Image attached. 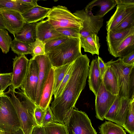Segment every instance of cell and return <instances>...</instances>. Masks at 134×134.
Wrapping results in <instances>:
<instances>
[{"label": "cell", "instance_id": "obj_1", "mask_svg": "<svg viewBox=\"0 0 134 134\" xmlns=\"http://www.w3.org/2000/svg\"><path fill=\"white\" fill-rule=\"evenodd\" d=\"M90 59L86 54H82L72 63V70L70 79L63 91L54 98L50 107L54 120L65 124L85 87L88 75Z\"/></svg>", "mask_w": 134, "mask_h": 134}, {"label": "cell", "instance_id": "obj_2", "mask_svg": "<svg viewBox=\"0 0 134 134\" xmlns=\"http://www.w3.org/2000/svg\"><path fill=\"white\" fill-rule=\"evenodd\" d=\"M15 91L11 86L5 94L13 105L17 113L20 127L24 134H31L34 127L37 126L34 116L36 105L24 93L18 89Z\"/></svg>", "mask_w": 134, "mask_h": 134}, {"label": "cell", "instance_id": "obj_3", "mask_svg": "<svg viewBox=\"0 0 134 134\" xmlns=\"http://www.w3.org/2000/svg\"><path fill=\"white\" fill-rule=\"evenodd\" d=\"M112 69L117 80L119 88L118 95L130 100L134 97V65H126L121 58L111 60L105 63Z\"/></svg>", "mask_w": 134, "mask_h": 134}, {"label": "cell", "instance_id": "obj_4", "mask_svg": "<svg viewBox=\"0 0 134 134\" xmlns=\"http://www.w3.org/2000/svg\"><path fill=\"white\" fill-rule=\"evenodd\" d=\"M80 38H69L54 49L46 53L52 67L71 64L82 54Z\"/></svg>", "mask_w": 134, "mask_h": 134}, {"label": "cell", "instance_id": "obj_5", "mask_svg": "<svg viewBox=\"0 0 134 134\" xmlns=\"http://www.w3.org/2000/svg\"><path fill=\"white\" fill-rule=\"evenodd\" d=\"M46 18L55 29L69 28L80 31L83 28L82 20L65 6L58 5L53 7Z\"/></svg>", "mask_w": 134, "mask_h": 134}, {"label": "cell", "instance_id": "obj_6", "mask_svg": "<svg viewBox=\"0 0 134 134\" xmlns=\"http://www.w3.org/2000/svg\"><path fill=\"white\" fill-rule=\"evenodd\" d=\"M65 124L69 134H97L86 114L75 107L71 111Z\"/></svg>", "mask_w": 134, "mask_h": 134}, {"label": "cell", "instance_id": "obj_7", "mask_svg": "<svg viewBox=\"0 0 134 134\" xmlns=\"http://www.w3.org/2000/svg\"><path fill=\"white\" fill-rule=\"evenodd\" d=\"M2 99V104L0 109V130L5 132L17 131L21 127L16 110L4 92Z\"/></svg>", "mask_w": 134, "mask_h": 134}, {"label": "cell", "instance_id": "obj_8", "mask_svg": "<svg viewBox=\"0 0 134 134\" xmlns=\"http://www.w3.org/2000/svg\"><path fill=\"white\" fill-rule=\"evenodd\" d=\"M39 67L36 60H29L27 72L20 87L21 90L35 103L38 83Z\"/></svg>", "mask_w": 134, "mask_h": 134}, {"label": "cell", "instance_id": "obj_9", "mask_svg": "<svg viewBox=\"0 0 134 134\" xmlns=\"http://www.w3.org/2000/svg\"><path fill=\"white\" fill-rule=\"evenodd\" d=\"M73 14L79 18L83 23V28L79 31L80 37L97 34L103 26V19L94 15L92 11H86L83 9L77 10Z\"/></svg>", "mask_w": 134, "mask_h": 134}, {"label": "cell", "instance_id": "obj_10", "mask_svg": "<svg viewBox=\"0 0 134 134\" xmlns=\"http://www.w3.org/2000/svg\"><path fill=\"white\" fill-rule=\"evenodd\" d=\"M117 96L107 91L102 82L95 96V110L97 118L103 120L105 116L114 102Z\"/></svg>", "mask_w": 134, "mask_h": 134}, {"label": "cell", "instance_id": "obj_11", "mask_svg": "<svg viewBox=\"0 0 134 134\" xmlns=\"http://www.w3.org/2000/svg\"><path fill=\"white\" fill-rule=\"evenodd\" d=\"M12 84L13 89H18L21 86L26 76L29 60L24 55L16 56L13 58Z\"/></svg>", "mask_w": 134, "mask_h": 134}, {"label": "cell", "instance_id": "obj_12", "mask_svg": "<svg viewBox=\"0 0 134 134\" xmlns=\"http://www.w3.org/2000/svg\"><path fill=\"white\" fill-rule=\"evenodd\" d=\"M33 59L37 62L39 67L38 83L35 102L36 106H39L42 89L52 66L46 54L36 56Z\"/></svg>", "mask_w": 134, "mask_h": 134}, {"label": "cell", "instance_id": "obj_13", "mask_svg": "<svg viewBox=\"0 0 134 134\" xmlns=\"http://www.w3.org/2000/svg\"><path fill=\"white\" fill-rule=\"evenodd\" d=\"M1 15L6 30L13 34L14 37L25 23L22 14L15 11L0 9Z\"/></svg>", "mask_w": 134, "mask_h": 134}, {"label": "cell", "instance_id": "obj_14", "mask_svg": "<svg viewBox=\"0 0 134 134\" xmlns=\"http://www.w3.org/2000/svg\"><path fill=\"white\" fill-rule=\"evenodd\" d=\"M36 38L46 43L55 38L63 36L58 33L47 19L36 24Z\"/></svg>", "mask_w": 134, "mask_h": 134}, {"label": "cell", "instance_id": "obj_15", "mask_svg": "<svg viewBox=\"0 0 134 134\" xmlns=\"http://www.w3.org/2000/svg\"><path fill=\"white\" fill-rule=\"evenodd\" d=\"M117 5L115 12L106 22L107 32L113 29L128 15L134 12V5H128L120 4Z\"/></svg>", "mask_w": 134, "mask_h": 134}, {"label": "cell", "instance_id": "obj_16", "mask_svg": "<svg viewBox=\"0 0 134 134\" xmlns=\"http://www.w3.org/2000/svg\"><path fill=\"white\" fill-rule=\"evenodd\" d=\"M54 83V69L51 68L43 86L39 106L45 110L50 105L52 99Z\"/></svg>", "mask_w": 134, "mask_h": 134}, {"label": "cell", "instance_id": "obj_17", "mask_svg": "<svg viewBox=\"0 0 134 134\" xmlns=\"http://www.w3.org/2000/svg\"><path fill=\"white\" fill-rule=\"evenodd\" d=\"M89 67L88 80L89 87L95 96L102 82V77L96 56L91 61Z\"/></svg>", "mask_w": 134, "mask_h": 134}, {"label": "cell", "instance_id": "obj_18", "mask_svg": "<svg viewBox=\"0 0 134 134\" xmlns=\"http://www.w3.org/2000/svg\"><path fill=\"white\" fill-rule=\"evenodd\" d=\"M133 31L134 27L121 31L107 32L106 41L108 51L111 55H113L115 49L121 42Z\"/></svg>", "mask_w": 134, "mask_h": 134}, {"label": "cell", "instance_id": "obj_19", "mask_svg": "<svg viewBox=\"0 0 134 134\" xmlns=\"http://www.w3.org/2000/svg\"><path fill=\"white\" fill-rule=\"evenodd\" d=\"M51 9V8L38 5L32 7L22 14V15L25 23H35L46 18Z\"/></svg>", "mask_w": 134, "mask_h": 134}, {"label": "cell", "instance_id": "obj_20", "mask_svg": "<svg viewBox=\"0 0 134 134\" xmlns=\"http://www.w3.org/2000/svg\"><path fill=\"white\" fill-rule=\"evenodd\" d=\"M117 5L115 0H94L89 3L85 9L86 11H92L95 6H98L99 9L96 16L100 18L103 17Z\"/></svg>", "mask_w": 134, "mask_h": 134}, {"label": "cell", "instance_id": "obj_21", "mask_svg": "<svg viewBox=\"0 0 134 134\" xmlns=\"http://www.w3.org/2000/svg\"><path fill=\"white\" fill-rule=\"evenodd\" d=\"M106 65V69L102 77L103 84L107 91L113 95L117 96L119 88L117 79L111 67Z\"/></svg>", "mask_w": 134, "mask_h": 134}, {"label": "cell", "instance_id": "obj_22", "mask_svg": "<svg viewBox=\"0 0 134 134\" xmlns=\"http://www.w3.org/2000/svg\"><path fill=\"white\" fill-rule=\"evenodd\" d=\"M81 47L85 52L91 53L92 55H99L100 47L99 38L97 34H93L87 36L80 38Z\"/></svg>", "mask_w": 134, "mask_h": 134}, {"label": "cell", "instance_id": "obj_23", "mask_svg": "<svg viewBox=\"0 0 134 134\" xmlns=\"http://www.w3.org/2000/svg\"><path fill=\"white\" fill-rule=\"evenodd\" d=\"M134 51V31L132 32L121 42L115 49L113 56L122 58Z\"/></svg>", "mask_w": 134, "mask_h": 134}, {"label": "cell", "instance_id": "obj_24", "mask_svg": "<svg viewBox=\"0 0 134 134\" xmlns=\"http://www.w3.org/2000/svg\"><path fill=\"white\" fill-rule=\"evenodd\" d=\"M36 24L25 23L20 30L15 35V37L24 42L29 43L34 42L36 38Z\"/></svg>", "mask_w": 134, "mask_h": 134}, {"label": "cell", "instance_id": "obj_25", "mask_svg": "<svg viewBox=\"0 0 134 134\" xmlns=\"http://www.w3.org/2000/svg\"><path fill=\"white\" fill-rule=\"evenodd\" d=\"M33 7L18 0H0V9L15 11L21 14Z\"/></svg>", "mask_w": 134, "mask_h": 134}, {"label": "cell", "instance_id": "obj_26", "mask_svg": "<svg viewBox=\"0 0 134 134\" xmlns=\"http://www.w3.org/2000/svg\"><path fill=\"white\" fill-rule=\"evenodd\" d=\"M12 50L18 55L32 53L31 43L22 41L16 37L12 41L10 47Z\"/></svg>", "mask_w": 134, "mask_h": 134}, {"label": "cell", "instance_id": "obj_27", "mask_svg": "<svg viewBox=\"0 0 134 134\" xmlns=\"http://www.w3.org/2000/svg\"><path fill=\"white\" fill-rule=\"evenodd\" d=\"M99 129L100 134H126L122 126L110 121H105Z\"/></svg>", "mask_w": 134, "mask_h": 134}, {"label": "cell", "instance_id": "obj_28", "mask_svg": "<svg viewBox=\"0 0 134 134\" xmlns=\"http://www.w3.org/2000/svg\"><path fill=\"white\" fill-rule=\"evenodd\" d=\"M130 100L121 98L120 105L118 111L114 122L122 127L130 106Z\"/></svg>", "mask_w": 134, "mask_h": 134}, {"label": "cell", "instance_id": "obj_29", "mask_svg": "<svg viewBox=\"0 0 134 134\" xmlns=\"http://www.w3.org/2000/svg\"><path fill=\"white\" fill-rule=\"evenodd\" d=\"M71 64H67L57 68H53L54 69V83L53 95L54 96L56 94Z\"/></svg>", "mask_w": 134, "mask_h": 134}, {"label": "cell", "instance_id": "obj_30", "mask_svg": "<svg viewBox=\"0 0 134 134\" xmlns=\"http://www.w3.org/2000/svg\"><path fill=\"white\" fill-rule=\"evenodd\" d=\"M122 127L130 134H134V97L130 99L128 112Z\"/></svg>", "mask_w": 134, "mask_h": 134}, {"label": "cell", "instance_id": "obj_31", "mask_svg": "<svg viewBox=\"0 0 134 134\" xmlns=\"http://www.w3.org/2000/svg\"><path fill=\"white\" fill-rule=\"evenodd\" d=\"M43 127L45 134H69L65 124L55 121Z\"/></svg>", "mask_w": 134, "mask_h": 134}, {"label": "cell", "instance_id": "obj_32", "mask_svg": "<svg viewBox=\"0 0 134 134\" xmlns=\"http://www.w3.org/2000/svg\"><path fill=\"white\" fill-rule=\"evenodd\" d=\"M12 41L7 30L0 28V48L3 53L9 52Z\"/></svg>", "mask_w": 134, "mask_h": 134}, {"label": "cell", "instance_id": "obj_33", "mask_svg": "<svg viewBox=\"0 0 134 134\" xmlns=\"http://www.w3.org/2000/svg\"><path fill=\"white\" fill-rule=\"evenodd\" d=\"M134 27V12L130 14L111 31L116 32Z\"/></svg>", "mask_w": 134, "mask_h": 134}, {"label": "cell", "instance_id": "obj_34", "mask_svg": "<svg viewBox=\"0 0 134 134\" xmlns=\"http://www.w3.org/2000/svg\"><path fill=\"white\" fill-rule=\"evenodd\" d=\"M31 46L32 58L37 56L46 54L45 43L42 41L36 38L35 41L31 43Z\"/></svg>", "mask_w": 134, "mask_h": 134}, {"label": "cell", "instance_id": "obj_35", "mask_svg": "<svg viewBox=\"0 0 134 134\" xmlns=\"http://www.w3.org/2000/svg\"><path fill=\"white\" fill-rule=\"evenodd\" d=\"M121 100V98L117 95L113 104L105 114L104 119L110 121L115 122Z\"/></svg>", "mask_w": 134, "mask_h": 134}, {"label": "cell", "instance_id": "obj_36", "mask_svg": "<svg viewBox=\"0 0 134 134\" xmlns=\"http://www.w3.org/2000/svg\"><path fill=\"white\" fill-rule=\"evenodd\" d=\"M69 38L63 36L52 40L45 43L46 53L52 51L67 40Z\"/></svg>", "mask_w": 134, "mask_h": 134}, {"label": "cell", "instance_id": "obj_37", "mask_svg": "<svg viewBox=\"0 0 134 134\" xmlns=\"http://www.w3.org/2000/svg\"><path fill=\"white\" fill-rule=\"evenodd\" d=\"M57 31L63 36L69 38H80V31L69 28H59L56 29Z\"/></svg>", "mask_w": 134, "mask_h": 134}, {"label": "cell", "instance_id": "obj_38", "mask_svg": "<svg viewBox=\"0 0 134 134\" xmlns=\"http://www.w3.org/2000/svg\"><path fill=\"white\" fill-rule=\"evenodd\" d=\"M12 72L0 73V86L4 92L12 84Z\"/></svg>", "mask_w": 134, "mask_h": 134}, {"label": "cell", "instance_id": "obj_39", "mask_svg": "<svg viewBox=\"0 0 134 134\" xmlns=\"http://www.w3.org/2000/svg\"><path fill=\"white\" fill-rule=\"evenodd\" d=\"M72 63L60 84L56 94L54 96V98H57L60 96L69 81L71 75L72 70Z\"/></svg>", "mask_w": 134, "mask_h": 134}, {"label": "cell", "instance_id": "obj_40", "mask_svg": "<svg viewBox=\"0 0 134 134\" xmlns=\"http://www.w3.org/2000/svg\"><path fill=\"white\" fill-rule=\"evenodd\" d=\"M54 121L53 114L51 109L50 105H49L46 110L45 114L40 126L44 127Z\"/></svg>", "mask_w": 134, "mask_h": 134}, {"label": "cell", "instance_id": "obj_41", "mask_svg": "<svg viewBox=\"0 0 134 134\" xmlns=\"http://www.w3.org/2000/svg\"><path fill=\"white\" fill-rule=\"evenodd\" d=\"M46 110H43L39 106H36L34 111V116L36 123L38 126H41L45 114Z\"/></svg>", "mask_w": 134, "mask_h": 134}, {"label": "cell", "instance_id": "obj_42", "mask_svg": "<svg viewBox=\"0 0 134 134\" xmlns=\"http://www.w3.org/2000/svg\"><path fill=\"white\" fill-rule=\"evenodd\" d=\"M121 58L122 62L125 65H134V51Z\"/></svg>", "mask_w": 134, "mask_h": 134}, {"label": "cell", "instance_id": "obj_43", "mask_svg": "<svg viewBox=\"0 0 134 134\" xmlns=\"http://www.w3.org/2000/svg\"><path fill=\"white\" fill-rule=\"evenodd\" d=\"M97 59L99 70L102 77L106 69L107 66L101 57L98 56Z\"/></svg>", "mask_w": 134, "mask_h": 134}, {"label": "cell", "instance_id": "obj_44", "mask_svg": "<svg viewBox=\"0 0 134 134\" xmlns=\"http://www.w3.org/2000/svg\"><path fill=\"white\" fill-rule=\"evenodd\" d=\"M31 134H45L43 127L36 126L33 128Z\"/></svg>", "mask_w": 134, "mask_h": 134}, {"label": "cell", "instance_id": "obj_45", "mask_svg": "<svg viewBox=\"0 0 134 134\" xmlns=\"http://www.w3.org/2000/svg\"><path fill=\"white\" fill-rule=\"evenodd\" d=\"M116 4H120L126 5H134V0H115Z\"/></svg>", "mask_w": 134, "mask_h": 134}, {"label": "cell", "instance_id": "obj_46", "mask_svg": "<svg viewBox=\"0 0 134 134\" xmlns=\"http://www.w3.org/2000/svg\"><path fill=\"white\" fill-rule=\"evenodd\" d=\"M21 2L28 4L34 7L38 6L37 0H18Z\"/></svg>", "mask_w": 134, "mask_h": 134}, {"label": "cell", "instance_id": "obj_47", "mask_svg": "<svg viewBox=\"0 0 134 134\" xmlns=\"http://www.w3.org/2000/svg\"><path fill=\"white\" fill-rule=\"evenodd\" d=\"M6 134H24L22 130L20 128L18 130L13 132H5Z\"/></svg>", "mask_w": 134, "mask_h": 134}, {"label": "cell", "instance_id": "obj_48", "mask_svg": "<svg viewBox=\"0 0 134 134\" xmlns=\"http://www.w3.org/2000/svg\"><path fill=\"white\" fill-rule=\"evenodd\" d=\"M0 28L6 29L2 18L0 14Z\"/></svg>", "mask_w": 134, "mask_h": 134}, {"label": "cell", "instance_id": "obj_49", "mask_svg": "<svg viewBox=\"0 0 134 134\" xmlns=\"http://www.w3.org/2000/svg\"><path fill=\"white\" fill-rule=\"evenodd\" d=\"M3 93L2 94H0V109L1 107L2 104V96Z\"/></svg>", "mask_w": 134, "mask_h": 134}, {"label": "cell", "instance_id": "obj_50", "mask_svg": "<svg viewBox=\"0 0 134 134\" xmlns=\"http://www.w3.org/2000/svg\"><path fill=\"white\" fill-rule=\"evenodd\" d=\"M4 93L1 87L0 86V94L3 93Z\"/></svg>", "mask_w": 134, "mask_h": 134}, {"label": "cell", "instance_id": "obj_51", "mask_svg": "<svg viewBox=\"0 0 134 134\" xmlns=\"http://www.w3.org/2000/svg\"><path fill=\"white\" fill-rule=\"evenodd\" d=\"M0 134H6L5 132L0 130Z\"/></svg>", "mask_w": 134, "mask_h": 134}]
</instances>
